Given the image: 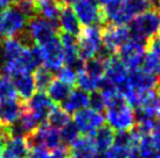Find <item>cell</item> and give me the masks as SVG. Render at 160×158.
<instances>
[{"instance_id": "6da1fadb", "label": "cell", "mask_w": 160, "mask_h": 158, "mask_svg": "<svg viewBox=\"0 0 160 158\" xmlns=\"http://www.w3.org/2000/svg\"><path fill=\"white\" fill-rule=\"evenodd\" d=\"M105 121L115 132L130 130L134 127L136 114L131 106L125 101L122 94H118L107 102Z\"/></svg>"}, {"instance_id": "7a4b0ae2", "label": "cell", "mask_w": 160, "mask_h": 158, "mask_svg": "<svg viewBox=\"0 0 160 158\" xmlns=\"http://www.w3.org/2000/svg\"><path fill=\"white\" fill-rule=\"evenodd\" d=\"M129 25L131 39L147 45V42L160 31V11L157 7H151L134 16Z\"/></svg>"}, {"instance_id": "3957f363", "label": "cell", "mask_w": 160, "mask_h": 158, "mask_svg": "<svg viewBox=\"0 0 160 158\" xmlns=\"http://www.w3.org/2000/svg\"><path fill=\"white\" fill-rule=\"evenodd\" d=\"M102 47V26L99 25L84 27L77 36V53L82 61L95 58Z\"/></svg>"}, {"instance_id": "277c9868", "label": "cell", "mask_w": 160, "mask_h": 158, "mask_svg": "<svg viewBox=\"0 0 160 158\" xmlns=\"http://www.w3.org/2000/svg\"><path fill=\"white\" fill-rule=\"evenodd\" d=\"M27 144L29 146V150L33 148H45L50 152L56 150L62 145L60 130L56 128L49 126L48 123H43L36 130L31 132L26 136Z\"/></svg>"}, {"instance_id": "5b68a950", "label": "cell", "mask_w": 160, "mask_h": 158, "mask_svg": "<svg viewBox=\"0 0 160 158\" xmlns=\"http://www.w3.org/2000/svg\"><path fill=\"white\" fill-rule=\"evenodd\" d=\"M27 19L15 5H9L0 12V35L6 39L15 37L26 29Z\"/></svg>"}, {"instance_id": "8992f818", "label": "cell", "mask_w": 160, "mask_h": 158, "mask_svg": "<svg viewBox=\"0 0 160 158\" xmlns=\"http://www.w3.org/2000/svg\"><path fill=\"white\" fill-rule=\"evenodd\" d=\"M72 9L82 26L99 25L103 27L107 25L104 11L95 0H77L72 5Z\"/></svg>"}, {"instance_id": "52a82bcc", "label": "cell", "mask_w": 160, "mask_h": 158, "mask_svg": "<svg viewBox=\"0 0 160 158\" xmlns=\"http://www.w3.org/2000/svg\"><path fill=\"white\" fill-rule=\"evenodd\" d=\"M131 39L129 27L107 23L102 27L103 47L111 55H117L123 45Z\"/></svg>"}, {"instance_id": "ba28073f", "label": "cell", "mask_w": 160, "mask_h": 158, "mask_svg": "<svg viewBox=\"0 0 160 158\" xmlns=\"http://www.w3.org/2000/svg\"><path fill=\"white\" fill-rule=\"evenodd\" d=\"M147 45L142 43L139 41L130 39L126 43L118 50L117 57L119 58L122 63L126 66V69L130 71L140 69L144 59V56L146 53Z\"/></svg>"}, {"instance_id": "9c48e42d", "label": "cell", "mask_w": 160, "mask_h": 158, "mask_svg": "<svg viewBox=\"0 0 160 158\" xmlns=\"http://www.w3.org/2000/svg\"><path fill=\"white\" fill-rule=\"evenodd\" d=\"M26 29L36 45L47 43L48 41L56 37V33H60L53 26L52 22L42 18L41 15H36L34 18L29 19L27 21Z\"/></svg>"}, {"instance_id": "30bf717a", "label": "cell", "mask_w": 160, "mask_h": 158, "mask_svg": "<svg viewBox=\"0 0 160 158\" xmlns=\"http://www.w3.org/2000/svg\"><path fill=\"white\" fill-rule=\"evenodd\" d=\"M75 126L85 136H93L101 127L105 123V118L102 113L96 112L91 108H84L78 110L74 114V121Z\"/></svg>"}, {"instance_id": "8fae6325", "label": "cell", "mask_w": 160, "mask_h": 158, "mask_svg": "<svg viewBox=\"0 0 160 158\" xmlns=\"http://www.w3.org/2000/svg\"><path fill=\"white\" fill-rule=\"evenodd\" d=\"M42 55V64L52 72H58L64 64V53L58 37H54L47 43L39 45Z\"/></svg>"}, {"instance_id": "7c38bea8", "label": "cell", "mask_w": 160, "mask_h": 158, "mask_svg": "<svg viewBox=\"0 0 160 158\" xmlns=\"http://www.w3.org/2000/svg\"><path fill=\"white\" fill-rule=\"evenodd\" d=\"M15 93L22 102H27L36 93V86L31 72L25 70H17L9 76Z\"/></svg>"}, {"instance_id": "4fadbf2b", "label": "cell", "mask_w": 160, "mask_h": 158, "mask_svg": "<svg viewBox=\"0 0 160 158\" xmlns=\"http://www.w3.org/2000/svg\"><path fill=\"white\" fill-rule=\"evenodd\" d=\"M128 76H129V70L126 69V66L122 63L119 58L116 55L111 56L107 62H105V73L104 77L115 85L117 90L122 91V88L124 87L128 80Z\"/></svg>"}, {"instance_id": "5bb4252c", "label": "cell", "mask_w": 160, "mask_h": 158, "mask_svg": "<svg viewBox=\"0 0 160 158\" xmlns=\"http://www.w3.org/2000/svg\"><path fill=\"white\" fill-rule=\"evenodd\" d=\"M158 85H159L158 77L150 75L142 69H137L129 73L126 84L124 87L122 88V91L125 87L134 88V90H139V91H151V90H156ZM122 91H120V94H122Z\"/></svg>"}, {"instance_id": "9a60e30c", "label": "cell", "mask_w": 160, "mask_h": 158, "mask_svg": "<svg viewBox=\"0 0 160 158\" xmlns=\"http://www.w3.org/2000/svg\"><path fill=\"white\" fill-rule=\"evenodd\" d=\"M25 104L27 108L33 112L43 123H46L47 121V116L50 113V110L55 107L52 99L48 97V94L46 92H39V91Z\"/></svg>"}, {"instance_id": "2e32d148", "label": "cell", "mask_w": 160, "mask_h": 158, "mask_svg": "<svg viewBox=\"0 0 160 158\" xmlns=\"http://www.w3.org/2000/svg\"><path fill=\"white\" fill-rule=\"evenodd\" d=\"M25 108V102L17 99L0 102V124L9 127L19 120Z\"/></svg>"}, {"instance_id": "e0dca14e", "label": "cell", "mask_w": 160, "mask_h": 158, "mask_svg": "<svg viewBox=\"0 0 160 158\" xmlns=\"http://www.w3.org/2000/svg\"><path fill=\"white\" fill-rule=\"evenodd\" d=\"M69 158H95L98 154L92 136H81L68 148Z\"/></svg>"}, {"instance_id": "ac0fdd59", "label": "cell", "mask_w": 160, "mask_h": 158, "mask_svg": "<svg viewBox=\"0 0 160 158\" xmlns=\"http://www.w3.org/2000/svg\"><path fill=\"white\" fill-rule=\"evenodd\" d=\"M29 146L26 137H11L2 144V157L5 158H28Z\"/></svg>"}, {"instance_id": "d6986e66", "label": "cell", "mask_w": 160, "mask_h": 158, "mask_svg": "<svg viewBox=\"0 0 160 158\" xmlns=\"http://www.w3.org/2000/svg\"><path fill=\"white\" fill-rule=\"evenodd\" d=\"M42 66V55L39 45H32L25 48L22 55L18 62L19 70H25L27 72H34V71Z\"/></svg>"}, {"instance_id": "ffe728a7", "label": "cell", "mask_w": 160, "mask_h": 158, "mask_svg": "<svg viewBox=\"0 0 160 158\" xmlns=\"http://www.w3.org/2000/svg\"><path fill=\"white\" fill-rule=\"evenodd\" d=\"M58 22H60V28L64 33H68V34L74 35L76 37L78 36V34L82 30L80 21H78V19L76 16L75 12H74L71 6H64L61 8Z\"/></svg>"}, {"instance_id": "44dd1931", "label": "cell", "mask_w": 160, "mask_h": 158, "mask_svg": "<svg viewBox=\"0 0 160 158\" xmlns=\"http://www.w3.org/2000/svg\"><path fill=\"white\" fill-rule=\"evenodd\" d=\"M63 110H66L68 114H75L78 110L84 109L89 106V93L82 91L80 88L72 90L70 95L63 101L62 104Z\"/></svg>"}, {"instance_id": "7402d4cb", "label": "cell", "mask_w": 160, "mask_h": 158, "mask_svg": "<svg viewBox=\"0 0 160 158\" xmlns=\"http://www.w3.org/2000/svg\"><path fill=\"white\" fill-rule=\"evenodd\" d=\"M61 6L58 4L56 0H45V1H40L39 2V15L49 22L53 23V26L61 31L60 28V22H58V16H60V12H61Z\"/></svg>"}, {"instance_id": "603a6c76", "label": "cell", "mask_w": 160, "mask_h": 158, "mask_svg": "<svg viewBox=\"0 0 160 158\" xmlns=\"http://www.w3.org/2000/svg\"><path fill=\"white\" fill-rule=\"evenodd\" d=\"M72 90H74V86L64 83L60 79H54L52 84L49 85V87L47 88V94L54 104H62L70 95Z\"/></svg>"}, {"instance_id": "cb8c5ba5", "label": "cell", "mask_w": 160, "mask_h": 158, "mask_svg": "<svg viewBox=\"0 0 160 158\" xmlns=\"http://www.w3.org/2000/svg\"><path fill=\"white\" fill-rule=\"evenodd\" d=\"M95 146L98 152H105L115 141V130L109 126H103L92 136Z\"/></svg>"}, {"instance_id": "d4e9b609", "label": "cell", "mask_w": 160, "mask_h": 158, "mask_svg": "<svg viewBox=\"0 0 160 158\" xmlns=\"http://www.w3.org/2000/svg\"><path fill=\"white\" fill-rule=\"evenodd\" d=\"M33 78H34V83L36 86V91L45 92L54 80V72L48 70L45 66H40L34 71Z\"/></svg>"}, {"instance_id": "484cf974", "label": "cell", "mask_w": 160, "mask_h": 158, "mask_svg": "<svg viewBox=\"0 0 160 158\" xmlns=\"http://www.w3.org/2000/svg\"><path fill=\"white\" fill-rule=\"evenodd\" d=\"M47 121H48L49 126L60 130L67 123L70 122V115L68 114L66 110H63L61 107H54L47 116Z\"/></svg>"}, {"instance_id": "4316f807", "label": "cell", "mask_w": 160, "mask_h": 158, "mask_svg": "<svg viewBox=\"0 0 160 158\" xmlns=\"http://www.w3.org/2000/svg\"><path fill=\"white\" fill-rule=\"evenodd\" d=\"M87 75L96 79H102L105 73V62L101 61L99 58L95 57L84 63V69H83Z\"/></svg>"}, {"instance_id": "83f0119b", "label": "cell", "mask_w": 160, "mask_h": 158, "mask_svg": "<svg viewBox=\"0 0 160 158\" xmlns=\"http://www.w3.org/2000/svg\"><path fill=\"white\" fill-rule=\"evenodd\" d=\"M60 136H61L62 145L69 148V146L80 137V130L77 129V127L75 126V123L72 122V121H70V122L67 123L63 128H61V130H60Z\"/></svg>"}, {"instance_id": "f1b7e54d", "label": "cell", "mask_w": 160, "mask_h": 158, "mask_svg": "<svg viewBox=\"0 0 160 158\" xmlns=\"http://www.w3.org/2000/svg\"><path fill=\"white\" fill-rule=\"evenodd\" d=\"M17 93L9 77L0 73V102L17 99Z\"/></svg>"}, {"instance_id": "f546056e", "label": "cell", "mask_w": 160, "mask_h": 158, "mask_svg": "<svg viewBox=\"0 0 160 158\" xmlns=\"http://www.w3.org/2000/svg\"><path fill=\"white\" fill-rule=\"evenodd\" d=\"M142 70L152 76H160V59L151 51H147L142 63Z\"/></svg>"}, {"instance_id": "4dcf8cb0", "label": "cell", "mask_w": 160, "mask_h": 158, "mask_svg": "<svg viewBox=\"0 0 160 158\" xmlns=\"http://www.w3.org/2000/svg\"><path fill=\"white\" fill-rule=\"evenodd\" d=\"M14 5L25 15L27 21L39 15V2L35 0H18Z\"/></svg>"}, {"instance_id": "1f68e13d", "label": "cell", "mask_w": 160, "mask_h": 158, "mask_svg": "<svg viewBox=\"0 0 160 158\" xmlns=\"http://www.w3.org/2000/svg\"><path fill=\"white\" fill-rule=\"evenodd\" d=\"M125 4L130 8V11L133 13L134 16L146 12L147 9H150L151 7H154L146 0H125Z\"/></svg>"}, {"instance_id": "d6a6232c", "label": "cell", "mask_w": 160, "mask_h": 158, "mask_svg": "<svg viewBox=\"0 0 160 158\" xmlns=\"http://www.w3.org/2000/svg\"><path fill=\"white\" fill-rule=\"evenodd\" d=\"M103 158H128L131 154V150L125 146L112 144L105 152H102Z\"/></svg>"}, {"instance_id": "836d02e7", "label": "cell", "mask_w": 160, "mask_h": 158, "mask_svg": "<svg viewBox=\"0 0 160 158\" xmlns=\"http://www.w3.org/2000/svg\"><path fill=\"white\" fill-rule=\"evenodd\" d=\"M89 106L91 107V109L99 112V113L107 108L105 99H104L103 94L98 90L89 93Z\"/></svg>"}, {"instance_id": "e575fe53", "label": "cell", "mask_w": 160, "mask_h": 158, "mask_svg": "<svg viewBox=\"0 0 160 158\" xmlns=\"http://www.w3.org/2000/svg\"><path fill=\"white\" fill-rule=\"evenodd\" d=\"M58 79L62 80L64 83L69 84L71 86H75L76 85V79H77V73H76L74 70H71L70 67L68 66H64V67H61L60 71L58 72Z\"/></svg>"}, {"instance_id": "d590c367", "label": "cell", "mask_w": 160, "mask_h": 158, "mask_svg": "<svg viewBox=\"0 0 160 158\" xmlns=\"http://www.w3.org/2000/svg\"><path fill=\"white\" fill-rule=\"evenodd\" d=\"M150 137H151L152 144L157 152V157L160 158V120H157L156 124L150 134Z\"/></svg>"}, {"instance_id": "8d00e7d4", "label": "cell", "mask_w": 160, "mask_h": 158, "mask_svg": "<svg viewBox=\"0 0 160 158\" xmlns=\"http://www.w3.org/2000/svg\"><path fill=\"white\" fill-rule=\"evenodd\" d=\"M147 49L160 59V34H157L147 42Z\"/></svg>"}, {"instance_id": "74e56055", "label": "cell", "mask_w": 160, "mask_h": 158, "mask_svg": "<svg viewBox=\"0 0 160 158\" xmlns=\"http://www.w3.org/2000/svg\"><path fill=\"white\" fill-rule=\"evenodd\" d=\"M50 151L45 148H33L29 151V157L28 158H50Z\"/></svg>"}, {"instance_id": "f35d334b", "label": "cell", "mask_w": 160, "mask_h": 158, "mask_svg": "<svg viewBox=\"0 0 160 158\" xmlns=\"http://www.w3.org/2000/svg\"><path fill=\"white\" fill-rule=\"evenodd\" d=\"M58 4L61 6V7H64V6H70V5H74L77 1V0H56Z\"/></svg>"}, {"instance_id": "ab89813d", "label": "cell", "mask_w": 160, "mask_h": 158, "mask_svg": "<svg viewBox=\"0 0 160 158\" xmlns=\"http://www.w3.org/2000/svg\"><path fill=\"white\" fill-rule=\"evenodd\" d=\"M158 90V101H157V114L158 118H160V88L157 87Z\"/></svg>"}, {"instance_id": "60d3db41", "label": "cell", "mask_w": 160, "mask_h": 158, "mask_svg": "<svg viewBox=\"0 0 160 158\" xmlns=\"http://www.w3.org/2000/svg\"><path fill=\"white\" fill-rule=\"evenodd\" d=\"M128 158H142V157L138 154L136 150H133V151H131V154L129 155V157H128Z\"/></svg>"}, {"instance_id": "b9f144b4", "label": "cell", "mask_w": 160, "mask_h": 158, "mask_svg": "<svg viewBox=\"0 0 160 158\" xmlns=\"http://www.w3.org/2000/svg\"><path fill=\"white\" fill-rule=\"evenodd\" d=\"M2 1H4L6 5H8V6H9V5H14L17 1H18V0H2Z\"/></svg>"}, {"instance_id": "7bdbcfd3", "label": "cell", "mask_w": 160, "mask_h": 158, "mask_svg": "<svg viewBox=\"0 0 160 158\" xmlns=\"http://www.w3.org/2000/svg\"><path fill=\"white\" fill-rule=\"evenodd\" d=\"M146 1H148V2H150L152 6H154V7L157 6V2H158V0H146Z\"/></svg>"}, {"instance_id": "ee69618b", "label": "cell", "mask_w": 160, "mask_h": 158, "mask_svg": "<svg viewBox=\"0 0 160 158\" xmlns=\"http://www.w3.org/2000/svg\"><path fill=\"white\" fill-rule=\"evenodd\" d=\"M2 43H4V41H2V36L0 35V55H1V49H2Z\"/></svg>"}, {"instance_id": "f6af8a7d", "label": "cell", "mask_w": 160, "mask_h": 158, "mask_svg": "<svg viewBox=\"0 0 160 158\" xmlns=\"http://www.w3.org/2000/svg\"><path fill=\"white\" fill-rule=\"evenodd\" d=\"M2 157V144L0 143V158Z\"/></svg>"}, {"instance_id": "bcb514c9", "label": "cell", "mask_w": 160, "mask_h": 158, "mask_svg": "<svg viewBox=\"0 0 160 158\" xmlns=\"http://www.w3.org/2000/svg\"><path fill=\"white\" fill-rule=\"evenodd\" d=\"M156 7L160 11V0H158V2H157V6H156Z\"/></svg>"}, {"instance_id": "7dc6e473", "label": "cell", "mask_w": 160, "mask_h": 158, "mask_svg": "<svg viewBox=\"0 0 160 158\" xmlns=\"http://www.w3.org/2000/svg\"><path fill=\"white\" fill-rule=\"evenodd\" d=\"M158 88H160V77H159V85H158Z\"/></svg>"}, {"instance_id": "c3c4849f", "label": "cell", "mask_w": 160, "mask_h": 158, "mask_svg": "<svg viewBox=\"0 0 160 158\" xmlns=\"http://www.w3.org/2000/svg\"><path fill=\"white\" fill-rule=\"evenodd\" d=\"M35 1H38V2H40V1H45V0H35Z\"/></svg>"}, {"instance_id": "681fc988", "label": "cell", "mask_w": 160, "mask_h": 158, "mask_svg": "<svg viewBox=\"0 0 160 158\" xmlns=\"http://www.w3.org/2000/svg\"><path fill=\"white\" fill-rule=\"evenodd\" d=\"M1 158H5V157H1Z\"/></svg>"}, {"instance_id": "f907efd6", "label": "cell", "mask_w": 160, "mask_h": 158, "mask_svg": "<svg viewBox=\"0 0 160 158\" xmlns=\"http://www.w3.org/2000/svg\"><path fill=\"white\" fill-rule=\"evenodd\" d=\"M95 1H97V0H95Z\"/></svg>"}]
</instances>
